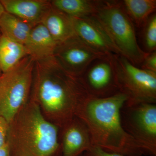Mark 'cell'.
<instances>
[{
  "mask_svg": "<svg viewBox=\"0 0 156 156\" xmlns=\"http://www.w3.org/2000/svg\"><path fill=\"white\" fill-rule=\"evenodd\" d=\"M110 56L92 49L76 35L58 44L53 54L54 59L65 70L79 77L95 60Z\"/></svg>",
  "mask_w": 156,
  "mask_h": 156,
  "instance_id": "ba28073f",
  "label": "cell"
},
{
  "mask_svg": "<svg viewBox=\"0 0 156 156\" xmlns=\"http://www.w3.org/2000/svg\"><path fill=\"white\" fill-rule=\"evenodd\" d=\"M5 9H4L1 1H0V18H1L3 14L5 13Z\"/></svg>",
  "mask_w": 156,
  "mask_h": 156,
  "instance_id": "cb8c5ba5",
  "label": "cell"
},
{
  "mask_svg": "<svg viewBox=\"0 0 156 156\" xmlns=\"http://www.w3.org/2000/svg\"><path fill=\"white\" fill-rule=\"evenodd\" d=\"M0 156H11L8 142L2 147L0 148Z\"/></svg>",
  "mask_w": 156,
  "mask_h": 156,
  "instance_id": "603a6c76",
  "label": "cell"
},
{
  "mask_svg": "<svg viewBox=\"0 0 156 156\" xmlns=\"http://www.w3.org/2000/svg\"><path fill=\"white\" fill-rule=\"evenodd\" d=\"M1 73H0V75H1Z\"/></svg>",
  "mask_w": 156,
  "mask_h": 156,
  "instance_id": "484cf974",
  "label": "cell"
},
{
  "mask_svg": "<svg viewBox=\"0 0 156 156\" xmlns=\"http://www.w3.org/2000/svg\"><path fill=\"white\" fill-rule=\"evenodd\" d=\"M62 156H80L92 146L88 127L75 116L60 129Z\"/></svg>",
  "mask_w": 156,
  "mask_h": 156,
  "instance_id": "8fae6325",
  "label": "cell"
},
{
  "mask_svg": "<svg viewBox=\"0 0 156 156\" xmlns=\"http://www.w3.org/2000/svg\"><path fill=\"white\" fill-rule=\"evenodd\" d=\"M114 55L94 61L81 76L92 97L105 98L120 92L117 85Z\"/></svg>",
  "mask_w": 156,
  "mask_h": 156,
  "instance_id": "9c48e42d",
  "label": "cell"
},
{
  "mask_svg": "<svg viewBox=\"0 0 156 156\" xmlns=\"http://www.w3.org/2000/svg\"><path fill=\"white\" fill-rule=\"evenodd\" d=\"M29 56L25 45L0 34V73H5Z\"/></svg>",
  "mask_w": 156,
  "mask_h": 156,
  "instance_id": "2e32d148",
  "label": "cell"
},
{
  "mask_svg": "<svg viewBox=\"0 0 156 156\" xmlns=\"http://www.w3.org/2000/svg\"><path fill=\"white\" fill-rule=\"evenodd\" d=\"M5 11L33 25L41 23L52 7L47 0H1Z\"/></svg>",
  "mask_w": 156,
  "mask_h": 156,
  "instance_id": "7c38bea8",
  "label": "cell"
},
{
  "mask_svg": "<svg viewBox=\"0 0 156 156\" xmlns=\"http://www.w3.org/2000/svg\"><path fill=\"white\" fill-rule=\"evenodd\" d=\"M113 59L119 90L128 97L125 103L156 104V73L137 67L120 55Z\"/></svg>",
  "mask_w": 156,
  "mask_h": 156,
  "instance_id": "8992f818",
  "label": "cell"
},
{
  "mask_svg": "<svg viewBox=\"0 0 156 156\" xmlns=\"http://www.w3.org/2000/svg\"><path fill=\"white\" fill-rule=\"evenodd\" d=\"M127 100V95L121 92L105 98L91 96L76 116L87 125L92 145L124 156H154L123 128L120 112Z\"/></svg>",
  "mask_w": 156,
  "mask_h": 156,
  "instance_id": "7a4b0ae2",
  "label": "cell"
},
{
  "mask_svg": "<svg viewBox=\"0 0 156 156\" xmlns=\"http://www.w3.org/2000/svg\"><path fill=\"white\" fill-rule=\"evenodd\" d=\"M34 64L27 56L0 75V116L9 124L30 100Z\"/></svg>",
  "mask_w": 156,
  "mask_h": 156,
  "instance_id": "5b68a950",
  "label": "cell"
},
{
  "mask_svg": "<svg viewBox=\"0 0 156 156\" xmlns=\"http://www.w3.org/2000/svg\"><path fill=\"white\" fill-rule=\"evenodd\" d=\"M75 34L87 45L108 56L119 55L104 29L95 17H72Z\"/></svg>",
  "mask_w": 156,
  "mask_h": 156,
  "instance_id": "30bf717a",
  "label": "cell"
},
{
  "mask_svg": "<svg viewBox=\"0 0 156 156\" xmlns=\"http://www.w3.org/2000/svg\"><path fill=\"white\" fill-rule=\"evenodd\" d=\"M41 23L58 44L75 35L72 17L52 6Z\"/></svg>",
  "mask_w": 156,
  "mask_h": 156,
  "instance_id": "5bb4252c",
  "label": "cell"
},
{
  "mask_svg": "<svg viewBox=\"0 0 156 156\" xmlns=\"http://www.w3.org/2000/svg\"><path fill=\"white\" fill-rule=\"evenodd\" d=\"M93 16L104 29L119 55L136 66L140 65L148 53L138 45L134 23L122 1H101Z\"/></svg>",
  "mask_w": 156,
  "mask_h": 156,
  "instance_id": "277c9868",
  "label": "cell"
},
{
  "mask_svg": "<svg viewBox=\"0 0 156 156\" xmlns=\"http://www.w3.org/2000/svg\"><path fill=\"white\" fill-rule=\"evenodd\" d=\"M144 43L147 53L156 50V15L154 13L148 20L144 26Z\"/></svg>",
  "mask_w": 156,
  "mask_h": 156,
  "instance_id": "d6986e66",
  "label": "cell"
},
{
  "mask_svg": "<svg viewBox=\"0 0 156 156\" xmlns=\"http://www.w3.org/2000/svg\"><path fill=\"white\" fill-rule=\"evenodd\" d=\"M50 2L53 7L70 17L85 18L95 15L101 1L53 0Z\"/></svg>",
  "mask_w": 156,
  "mask_h": 156,
  "instance_id": "e0dca14e",
  "label": "cell"
},
{
  "mask_svg": "<svg viewBox=\"0 0 156 156\" xmlns=\"http://www.w3.org/2000/svg\"><path fill=\"white\" fill-rule=\"evenodd\" d=\"M82 156H84V155H83Z\"/></svg>",
  "mask_w": 156,
  "mask_h": 156,
  "instance_id": "d4e9b609",
  "label": "cell"
},
{
  "mask_svg": "<svg viewBox=\"0 0 156 156\" xmlns=\"http://www.w3.org/2000/svg\"><path fill=\"white\" fill-rule=\"evenodd\" d=\"M140 65L142 69L156 73V51L148 53Z\"/></svg>",
  "mask_w": 156,
  "mask_h": 156,
  "instance_id": "ffe728a7",
  "label": "cell"
},
{
  "mask_svg": "<svg viewBox=\"0 0 156 156\" xmlns=\"http://www.w3.org/2000/svg\"><path fill=\"white\" fill-rule=\"evenodd\" d=\"M34 26L5 11L0 18V34L24 45Z\"/></svg>",
  "mask_w": 156,
  "mask_h": 156,
  "instance_id": "9a60e30c",
  "label": "cell"
},
{
  "mask_svg": "<svg viewBox=\"0 0 156 156\" xmlns=\"http://www.w3.org/2000/svg\"><path fill=\"white\" fill-rule=\"evenodd\" d=\"M58 43L42 23L33 27L24 45L34 61L53 57Z\"/></svg>",
  "mask_w": 156,
  "mask_h": 156,
  "instance_id": "4fadbf2b",
  "label": "cell"
},
{
  "mask_svg": "<svg viewBox=\"0 0 156 156\" xmlns=\"http://www.w3.org/2000/svg\"><path fill=\"white\" fill-rule=\"evenodd\" d=\"M122 5L134 25L144 27L156 9V0H124Z\"/></svg>",
  "mask_w": 156,
  "mask_h": 156,
  "instance_id": "ac0fdd59",
  "label": "cell"
},
{
  "mask_svg": "<svg viewBox=\"0 0 156 156\" xmlns=\"http://www.w3.org/2000/svg\"><path fill=\"white\" fill-rule=\"evenodd\" d=\"M9 123L3 117L0 116V148L8 142Z\"/></svg>",
  "mask_w": 156,
  "mask_h": 156,
  "instance_id": "44dd1931",
  "label": "cell"
},
{
  "mask_svg": "<svg viewBox=\"0 0 156 156\" xmlns=\"http://www.w3.org/2000/svg\"><path fill=\"white\" fill-rule=\"evenodd\" d=\"M85 156H124L116 153L106 151L98 147L92 146L89 150L84 153Z\"/></svg>",
  "mask_w": 156,
  "mask_h": 156,
  "instance_id": "7402d4cb",
  "label": "cell"
},
{
  "mask_svg": "<svg viewBox=\"0 0 156 156\" xmlns=\"http://www.w3.org/2000/svg\"><path fill=\"white\" fill-rule=\"evenodd\" d=\"M11 156H62L60 128L30 100L9 124Z\"/></svg>",
  "mask_w": 156,
  "mask_h": 156,
  "instance_id": "3957f363",
  "label": "cell"
},
{
  "mask_svg": "<svg viewBox=\"0 0 156 156\" xmlns=\"http://www.w3.org/2000/svg\"><path fill=\"white\" fill-rule=\"evenodd\" d=\"M120 115L126 132L156 156V104L125 103Z\"/></svg>",
  "mask_w": 156,
  "mask_h": 156,
  "instance_id": "52a82bcc",
  "label": "cell"
},
{
  "mask_svg": "<svg viewBox=\"0 0 156 156\" xmlns=\"http://www.w3.org/2000/svg\"><path fill=\"white\" fill-rule=\"evenodd\" d=\"M91 96L81 77L67 72L54 57L34 61L30 99L48 121L60 129Z\"/></svg>",
  "mask_w": 156,
  "mask_h": 156,
  "instance_id": "6da1fadb",
  "label": "cell"
}]
</instances>
